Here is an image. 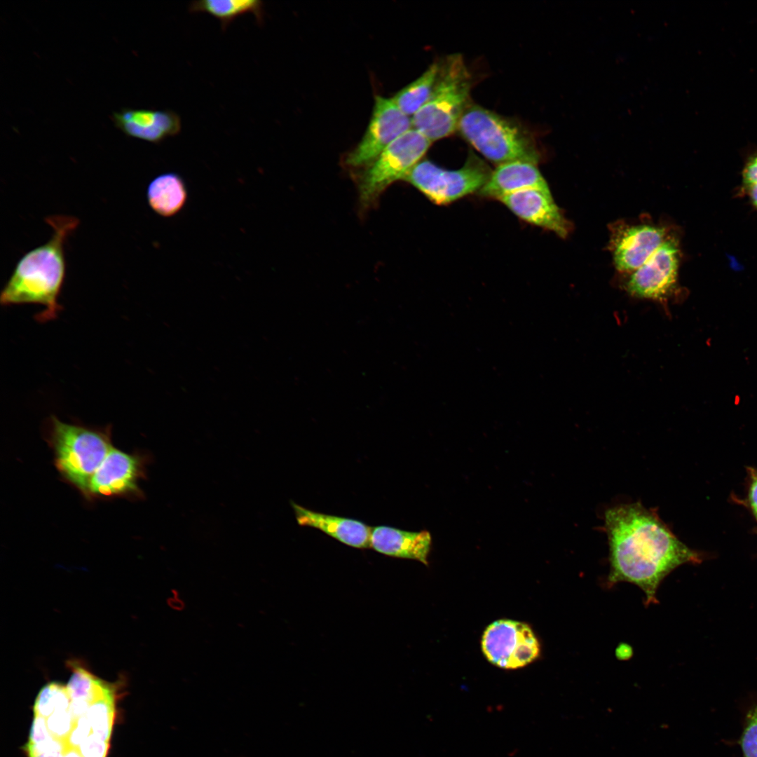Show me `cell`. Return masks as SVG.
<instances>
[{
  "label": "cell",
  "mask_w": 757,
  "mask_h": 757,
  "mask_svg": "<svg viewBox=\"0 0 757 757\" xmlns=\"http://www.w3.org/2000/svg\"><path fill=\"white\" fill-rule=\"evenodd\" d=\"M66 744H63L57 747L47 750L43 753L34 757H63V752L65 749Z\"/></svg>",
  "instance_id": "4dcf8cb0"
},
{
  "label": "cell",
  "mask_w": 757,
  "mask_h": 757,
  "mask_svg": "<svg viewBox=\"0 0 757 757\" xmlns=\"http://www.w3.org/2000/svg\"><path fill=\"white\" fill-rule=\"evenodd\" d=\"M471 75L463 56L455 53L441 61L434 90L422 108L411 117L413 128L431 142L457 131L470 102Z\"/></svg>",
  "instance_id": "5b68a950"
},
{
  "label": "cell",
  "mask_w": 757,
  "mask_h": 757,
  "mask_svg": "<svg viewBox=\"0 0 757 757\" xmlns=\"http://www.w3.org/2000/svg\"><path fill=\"white\" fill-rule=\"evenodd\" d=\"M679 248L674 238L666 241L640 267L632 272L625 285L626 291L637 298L662 300L676 287Z\"/></svg>",
  "instance_id": "8fae6325"
},
{
  "label": "cell",
  "mask_w": 757,
  "mask_h": 757,
  "mask_svg": "<svg viewBox=\"0 0 757 757\" xmlns=\"http://www.w3.org/2000/svg\"><path fill=\"white\" fill-rule=\"evenodd\" d=\"M531 189L551 193L537 164L517 161L497 165L479 192L484 197L499 200L505 196Z\"/></svg>",
  "instance_id": "9a60e30c"
},
{
  "label": "cell",
  "mask_w": 757,
  "mask_h": 757,
  "mask_svg": "<svg viewBox=\"0 0 757 757\" xmlns=\"http://www.w3.org/2000/svg\"><path fill=\"white\" fill-rule=\"evenodd\" d=\"M115 693L91 704L86 712L92 733L109 742L115 716Z\"/></svg>",
  "instance_id": "7402d4cb"
},
{
  "label": "cell",
  "mask_w": 757,
  "mask_h": 757,
  "mask_svg": "<svg viewBox=\"0 0 757 757\" xmlns=\"http://www.w3.org/2000/svg\"><path fill=\"white\" fill-rule=\"evenodd\" d=\"M491 172L486 163L470 152L464 165L457 170H446L430 161H421L408 173L404 181L432 203L446 205L479 191Z\"/></svg>",
  "instance_id": "52a82bcc"
},
{
  "label": "cell",
  "mask_w": 757,
  "mask_h": 757,
  "mask_svg": "<svg viewBox=\"0 0 757 757\" xmlns=\"http://www.w3.org/2000/svg\"><path fill=\"white\" fill-rule=\"evenodd\" d=\"M71 702L67 686L51 682L39 691L34 705V716L46 719L57 711L69 709Z\"/></svg>",
  "instance_id": "603a6c76"
},
{
  "label": "cell",
  "mask_w": 757,
  "mask_h": 757,
  "mask_svg": "<svg viewBox=\"0 0 757 757\" xmlns=\"http://www.w3.org/2000/svg\"><path fill=\"white\" fill-rule=\"evenodd\" d=\"M75 722L76 720L69 709L57 711L46 718L48 729L51 735L64 742L73 729Z\"/></svg>",
  "instance_id": "d4e9b609"
},
{
  "label": "cell",
  "mask_w": 757,
  "mask_h": 757,
  "mask_svg": "<svg viewBox=\"0 0 757 757\" xmlns=\"http://www.w3.org/2000/svg\"><path fill=\"white\" fill-rule=\"evenodd\" d=\"M605 529L611 568L608 585H636L645 594L646 606L657 603L658 587L670 573L702 561V555L682 543L655 511L639 502L607 510Z\"/></svg>",
  "instance_id": "6da1fadb"
},
{
  "label": "cell",
  "mask_w": 757,
  "mask_h": 757,
  "mask_svg": "<svg viewBox=\"0 0 757 757\" xmlns=\"http://www.w3.org/2000/svg\"><path fill=\"white\" fill-rule=\"evenodd\" d=\"M432 142L411 128L392 142L371 164L357 175L359 200L363 209L375 204L393 183L404 180L425 154Z\"/></svg>",
  "instance_id": "8992f818"
},
{
  "label": "cell",
  "mask_w": 757,
  "mask_h": 757,
  "mask_svg": "<svg viewBox=\"0 0 757 757\" xmlns=\"http://www.w3.org/2000/svg\"><path fill=\"white\" fill-rule=\"evenodd\" d=\"M669 237L655 225L626 226L612 238L614 264L622 272H633L644 264Z\"/></svg>",
  "instance_id": "4fadbf2b"
},
{
  "label": "cell",
  "mask_w": 757,
  "mask_h": 757,
  "mask_svg": "<svg viewBox=\"0 0 757 757\" xmlns=\"http://www.w3.org/2000/svg\"><path fill=\"white\" fill-rule=\"evenodd\" d=\"M78 749L83 757H106L109 742L91 733Z\"/></svg>",
  "instance_id": "484cf974"
},
{
  "label": "cell",
  "mask_w": 757,
  "mask_h": 757,
  "mask_svg": "<svg viewBox=\"0 0 757 757\" xmlns=\"http://www.w3.org/2000/svg\"><path fill=\"white\" fill-rule=\"evenodd\" d=\"M411 128V117L403 113L391 98L377 95L366 132L346 156V165L350 168L368 166L392 142Z\"/></svg>",
  "instance_id": "30bf717a"
},
{
  "label": "cell",
  "mask_w": 757,
  "mask_h": 757,
  "mask_svg": "<svg viewBox=\"0 0 757 757\" xmlns=\"http://www.w3.org/2000/svg\"><path fill=\"white\" fill-rule=\"evenodd\" d=\"M71 675L67 684V689L71 701H81L89 704L115 693L111 684L97 678L78 661L67 662Z\"/></svg>",
  "instance_id": "44dd1931"
},
{
  "label": "cell",
  "mask_w": 757,
  "mask_h": 757,
  "mask_svg": "<svg viewBox=\"0 0 757 757\" xmlns=\"http://www.w3.org/2000/svg\"><path fill=\"white\" fill-rule=\"evenodd\" d=\"M45 221L53 229L51 238L18 260L0 294L4 306H43L34 316L39 322L55 319L62 310L58 299L66 274L65 243L79 223L65 214L50 215Z\"/></svg>",
  "instance_id": "7a4b0ae2"
},
{
  "label": "cell",
  "mask_w": 757,
  "mask_h": 757,
  "mask_svg": "<svg viewBox=\"0 0 757 757\" xmlns=\"http://www.w3.org/2000/svg\"><path fill=\"white\" fill-rule=\"evenodd\" d=\"M749 500L752 512L757 519V470L752 472Z\"/></svg>",
  "instance_id": "f546056e"
},
{
  "label": "cell",
  "mask_w": 757,
  "mask_h": 757,
  "mask_svg": "<svg viewBox=\"0 0 757 757\" xmlns=\"http://www.w3.org/2000/svg\"><path fill=\"white\" fill-rule=\"evenodd\" d=\"M440 67L441 61L433 62L419 77L391 98L403 113L412 117L426 103L435 86Z\"/></svg>",
  "instance_id": "ffe728a7"
},
{
  "label": "cell",
  "mask_w": 757,
  "mask_h": 757,
  "mask_svg": "<svg viewBox=\"0 0 757 757\" xmlns=\"http://www.w3.org/2000/svg\"><path fill=\"white\" fill-rule=\"evenodd\" d=\"M63 757H83L78 748L71 747L69 746H65L63 752Z\"/></svg>",
  "instance_id": "d6a6232c"
},
{
  "label": "cell",
  "mask_w": 757,
  "mask_h": 757,
  "mask_svg": "<svg viewBox=\"0 0 757 757\" xmlns=\"http://www.w3.org/2000/svg\"><path fill=\"white\" fill-rule=\"evenodd\" d=\"M753 205L757 208V183L744 187Z\"/></svg>",
  "instance_id": "1f68e13d"
},
{
  "label": "cell",
  "mask_w": 757,
  "mask_h": 757,
  "mask_svg": "<svg viewBox=\"0 0 757 757\" xmlns=\"http://www.w3.org/2000/svg\"><path fill=\"white\" fill-rule=\"evenodd\" d=\"M482 651L487 660L504 669H517L535 660L540 644L528 625L512 620L491 623L482 639Z\"/></svg>",
  "instance_id": "9c48e42d"
},
{
  "label": "cell",
  "mask_w": 757,
  "mask_h": 757,
  "mask_svg": "<svg viewBox=\"0 0 757 757\" xmlns=\"http://www.w3.org/2000/svg\"><path fill=\"white\" fill-rule=\"evenodd\" d=\"M498 200L526 222L551 231L561 238H566L569 233L570 224L551 193L526 189L505 196Z\"/></svg>",
  "instance_id": "5bb4252c"
},
{
  "label": "cell",
  "mask_w": 757,
  "mask_h": 757,
  "mask_svg": "<svg viewBox=\"0 0 757 757\" xmlns=\"http://www.w3.org/2000/svg\"><path fill=\"white\" fill-rule=\"evenodd\" d=\"M189 11L204 13L216 18L225 31L238 17L252 14L258 24L264 18V3L260 0H200L190 3Z\"/></svg>",
  "instance_id": "d6986e66"
},
{
  "label": "cell",
  "mask_w": 757,
  "mask_h": 757,
  "mask_svg": "<svg viewBox=\"0 0 757 757\" xmlns=\"http://www.w3.org/2000/svg\"><path fill=\"white\" fill-rule=\"evenodd\" d=\"M53 737L48 729L46 719L42 716H34L28 742L36 744L48 740Z\"/></svg>",
  "instance_id": "83f0119b"
},
{
  "label": "cell",
  "mask_w": 757,
  "mask_h": 757,
  "mask_svg": "<svg viewBox=\"0 0 757 757\" xmlns=\"http://www.w3.org/2000/svg\"><path fill=\"white\" fill-rule=\"evenodd\" d=\"M45 430L57 470L87 498L93 475L113 447L111 426L65 423L53 415Z\"/></svg>",
  "instance_id": "3957f363"
},
{
  "label": "cell",
  "mask_w": 757,
  "mask_h": 757,
  "mask_svg": "<svg viewBox=\"0 0 757 757\" xmlns=\"http://www.w3.org/2000/svg\"><path fill=\"white\" fill-rule=\"evenodd\" d=\"M300 526L318 528L339 542L356 548L370 547L371 527L355 519L312 511L291 502Z\"/></svg>",
  "instance_id": "2e32d148"
},
{
  "label": "cell",
  "mask_w": 757,
  "mask_h": 757,
  "mask_svg": "<svg viewBox=\"0 0 757 757\" xmlns=\"http://www.w3.org/2000/svg\"><path fill=\"white\" fill-rule=\"evenodd\" d=\"M150 462L148 454L112 447L90 479L87 498H143L139 482L146 478Z\"/></svg>",
  "instance_id": "ba28073f"
},
{
  "label": "cell",
  "mask_w": 757,
  "mask_h": 757,
  "mask_svg": "<svg viewBox=\"0 0 757 757\" xmlns=\"http://www.w3.org/2000/svg\"><path fill=\"white\" fill-rule=\"evenodd\" d=\"M457 131L479 153L496 164L522 161L538 164L539 151L528 131L514 119L470 102Z\"/></svg>",
  "instance_id": "277c9868"
},
{
  "label": "cell",
  "mask_w": 757,
  "mask_h": 757,
  "mask_svg": "<svg viewBox=\"0 0 757 757\" xmlns=\"http://www.w3.org/2000/svg\"><path fill=\"white\" fill-rule=\"evenodd\" d=\"M110 119L125 136L153 144L177 135L182 130L180 116L169 109L124 107L112 112Z\"/></svg>",
  "instance_id": "7c38bea8"
},
{
  "label": "cell",
  "mask_w": 757,
  "mask_h": 757,
  "mask_svg": "<svg viewBox=\"0 0 757 757\" xmlns=\"http://www.w3.org/2000/svg\"><path fill=\"white\" fill-rule=\"evenodd\" d=\"M432 538L426 531H407L390 526L371 527L370 547L383 554L416 559L428 565Z\"/></svg>",
  "instance_id": "e0dca14e"
},
{
  "label": "cell",
  "mask_w": 757,
  "mask_h": 757,
  "mask_svg": "<svg viewBox=\"0 0 757 757\" xmlns=\"http://www.w3.org/2000/svg\"><path fill=\"white\" fill-rule=\"evenodd\" d=\"M742 182L744 187L757 183V154L746 163L742 172Z\"/></svg>",
  "instance_id": "f1b7e54d"
},
{
  "label": "cell",
  "mask_w": 757,
  "mask_h": 757,
  "mask_svg": "<svg viewBox=\"0 0 757 757\" xmlns=\"http://www.w3.org/2000/svg\"><path fill=\"white\" fill-rule=\"evenodd\" d=\"M742 732L738 740L743 757H757V699L742 710Z\"/></svg>",
  "instance_id": "cb8c5ba5"
},
{
  "label": "cell",
  "mask_w": 757,
  "mask_h": 757,
  "mask_svg": "<svg viewBox=\"0 0 757 757\" xmlns=\"http://www.w3.org/2000/svg\"><path fill=\"white\" fill-rule=\"evenodd\" d=\"M91 733L92 730L90 723L85 715L76 720L74 728L68 736L65 744L67 746L78 748Z\"/></svg>",
  "instance_id": "4316f807"
},
{
  "label": "cell",
  "mask_w": 757,
  "mask_h": 757,
  "mask_svg": "<svg viewBox=\"0 0 757 757\" xmlns=\"http://www.w3.org/2000/svg\"><path fill=\"white\" fill-rule=\"evenodd\" d=\"M146 200L150 207L158 215L173 217L187 202L188 189L185 181L175 172L161 174L149 184Z\"/></svg>",
  "instance_id": "ac0fdd59"
}]
</instances>
